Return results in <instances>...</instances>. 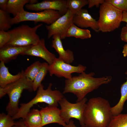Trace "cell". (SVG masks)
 <instances>
[{
    "label": "cell",
    "instance_id": "cell-13",
    "mask_svg": "<svg viewBox=\"0 0 127 127\" xmlns=\"http://www.w3.org/2000/svg\"><path fill=\"white\" fill-rule=\"evenodd\" d=\"M40 111L42 117L41 127L52 123H56L65 127L67 124L60 115V109L57 107L48 106L42 107Z\"/></svg>",
    "mask_w": 127,
    "mask_h": 127
},
{
    "label": "cell",
    "instance_id": "cell-16",
    "mask_svg": "<svg viewBox=\"0 0 127 127\" xmlns=\"http://www.w3.org/2000/svg\"><path fill=\"white\" fill-rule=\"evenodd\" d=\"M51 47L53 48L59 55V58L65 62L70 64L74 60L73 52L69 49L65 50L63 46L60 36L55 35L52 37Z\"/></svg>",
    "mask_w": 127,
    "mask_h": 127
},
{
    "label": "cell",
    "instance_id": "cell-1",
    "mask_svg": "<svg viewBox=\"0 0 127 127\" xmlns=\"http://www.w3.org/2000/svg\"><path fill=\"white\" fill-rule=\"evenodd\" d=\"M94 75L93 72L87 74L84 72L78 76L72 77L71 79H66L63 93H73L77 97L76 102H78L101 85L109 83L112 79L111 76L95 78L93 77Z\"/></svg>",
    "mask_w": 127,
    "mask_h": 127
},
{
    "label": "cell",
    "instance_id": "cell-25",
    "mask_svg": "<svg viewBox=\"0 0 127 127\" xmlns=\"http://www.w3.org/2000/svg\"><path fill=\"white\" fill-rule=\"evenodd\" d=\"M107 127H127V113L113 116Z\"/></svg>",
    "mask_w": 127,
    "mask_h": 127
},
{
    "label": "cell",
    "instance_id": "cell-21",
    "mask_svg": "<svg viewBox=\"0 0 127 127\" xmlns=\"http://www.w3.org/2000/svg\"><path fill=\"white\" fill-rule=\"evenodd\" d=\"M30 1V0H8L6 12L15 17L24 9V6L29 4Z\"/></svg>",
    "mask_w": 127,
    "mask_h": 127
},
{
    "label": "cell",
    "instance_id": "cell-22",
    "mask_svg": "<svg viewBox=\"0 0 127 127\" xmlns=\"http://www.w3.org/2000/svg\"><path fill=\"white\" fill-rule=\"evenodd\" d=\"M49 65L47 62L42 63L41 67L33 82L32 87L33 91H36L38 87L41 85L42 81L44 78L48 71Z\"/></svg>",
    "mask_w": 127,
    "mask_h": 127
},
{
    "label": "cell",
    "instance_id": "cell-2",
    "mask_svg": "<svg viewBox=\"0 0 127 127\" xmlns=\"http://www.w3.org/2000/svg\"><path fill=\"white\" fill-rule=\"evenodd\" d=\"M109 101L98 97L87 102L84 113L85 127H107L113 115Z\"/></svg>",
    "mask_w": 127,
    "mask_h": 127
},
{
    "label": "cell",
    "instance_id": "cell-20",
    "mask_svg": "<svg viewBox=\"0 0 127 127\" xmlns=\"http://www.w3.org/2000/svg\"><path fill=\"white\" fill-rule=\"evenodd\" d=\"M127 75V71L125 73ZM126 81L122 84L120 87L121 97L117 103L111 107V111L113 116L121 113L123 109L125 101L127 100V77Z\"/></svg>",
    "mask_w": 127,
    "mask_h": 127
},
{
    "label": "cell",
    "instance_id": "cell-18",
    "mask_svg": "<svg viewBox=\"0 0 127 127\" xmlns=\"http://www.w3.org/2000/svg\"><path fill=\"white\" fill-rule=\"evenodd\" d=\"M28 127H42V117L40 111L34 109L26 114L23 119Z\"/></svg>",
    "mask_w": 127,
    "mask_h": 127
},
{
    "label": "cell",
    "instance_id": "cell-28",
    "mask_svg": "<svg viewBox=\"0 0 127 127\" xmlns=\"http://www.w3.org/2000/svg\"><path fill=\"white\" fill-rule=\"evenodd\" d=\"M105 1L123 12H127V0H106Z\"/></svg>",
    "mask_w": 127,
    "mask_h": 127
},
{
    "label": "cell",
    "instance_id": "cell-5",
    "mask_svg": "<svg viewBox=\"0 0 127 127\" xmlns=\"http://www.w3.org/2000/svg\"><path fill=\"white\" fill-rule=\"evenodd\" d=\"M43 25L40 24L31 27L28 25L22 24L8 31L11 38L6 45L26 47L36 44L40 39L36 31Z\"/></svg>",
    "mask_w": 127,
    "mask_h": 127
},
{
    "label": "cell",
    "instance_id": "cell-3",
    "mask_svg": "<svg viewBox=\"0 0 127 127\" xmlns=\"http://www.w3.org/2000/svg\"><path fill=\"white\" fill-rule=\"evenodd\" d=\"M52 84L50 83L47 89H44L42 84L38 88L35 96L31 101L26 103H21L19 110L15 115L12 117L14 119L22 118L23 120L26 114L30 111L31 108L39 103H44L49 106L57 107L59 101L64 97L59 91L52 90Z\"/></svg>",
    "mask_w": 127,
    "mask_h": 127
},
{
    "label": "cell",
    "instance_id": "cell-36",
    "mask_svg": "<svg viewBox=\"0 0 127 127\" xmlns=\"http://www.w3.org/2000/svg\"><path fill=\"white\" fill-rule=\"evenodd\" d=\"M122 52L124 57H127V44H125L123 46Z\"/></svg>",
    "mask_w": 127,
    "mask_h": 127
},
{
    "label": "cell",
    "instance_id": "cell-11",
    "mask_svg": "<svg viewBox=\"0 0 127 127\" xmlns=\"http://www.w3.org/2000/svg\"><path fill=\"white\" fill-rule=\"evenodd\" d=\"M28 10L37 12L46 10H52L59 11L62 16L67 12L66 0H44L34 4H27L25 6Z\"/></svg>",
    "mask_w": 127,
    "mask_h": 127
},
{
    "label": "cell",
    "instance_id": "cell-30",
    "mask_svg": "<svg viewBox=\"0 0 127 127\" xmlns=\"http://www.w3.org/2000/svg\"><path fill=\"white\" fill-rule=\"evenodd\" d=\"M88 8H91L94 6L98 7L100 4L101 5L105 1L104 0H88Z\"/></svg>",
    "mask_w": 127,
    "mask_h": 127
},
{
    "label": "cell",
    "instance_id": "cell-9",
    "mask_svg": "<svg viewBox=\"0 0 127 127\" xmlns=\"http://www.w3.org/2000/svg\"><path fill=\"white\" fill-rule=\"evenodd\" d=\"M86 67L81 64L77 66L71 65L64 62L59 58H56L52 63L49 65L48 71L51 76L53 75L59 77H64L71 79L73 73H81L86 70Z\"/></svg>",
    "mask_w": 127,
    "mask_h": 127
},
{
    "label": "cell",
    "instance_id": "cell-24",
    "mask_svg": "<svg viewBox=\"0 0 127 127\" xmlns=\"http://www.w3.org/2000/svg\"><path fill=\"white\" fill-rule=\"evenodd\" d=\"M67 8L71 12L75 15L82 9V8L88 4V0H66Z\"/></svg>",
    "mask_w": 127,
    "mask_h": 127
},
{
    "label": "cell",
    "instance_id": "cell-4",
    "mask_svg": "<svg viewBox=\"0 0 127 127\" xmlns=\"http://www.w3.org/2000/svg\"><path fill=\"white\" fill-rule=\"evenodd\" d=\"M23 71L21 77L17 81L4 87H0V91L8 95L9 101L6 107L7 114L12 117L18 111L19 100L24 90L31 92L33 91V82L28 79L24 75Z\"/></svg>",
    "mask_w": 127,
    "mask_h": 127
},
{
    "label": "cell",
    "instance_id": "cell-37",
    "mask_svg": "<svg viewBox=\"0 0 127 127\" xmlns=\"http://www.w3.org/2000/svg\"><path fill=\"white\" fill-rule=\"evenodd\" d=\"M38 1L36 0H30L29 4H34L37 3Z\"/></svg>",
    "mask_w": 127,
    "mask_h": 127
},
{
    "label": "cell",
    "instance_id": "cell-7",
    "mask_svg": "<svg viewBox=\"0 0 127 127\" xmlns=\"http://www.w3.org/2000/svg\"><path fill=\"white\" fill-rule=\"evenodd\" d=\"M87 101L85 97L81 100L73 103L68 101L64 97L59 102L60 107L61 116L66 124L72 118L77 119L81 126L85 127L84 113Z\"/></svg>",
    "mask_w": 127,
    "mask_h": 127
},
{
    "label": "cell",
    "instance_id": "cell-14",
    "mask_svg": "<svg viewBox=\"0 0 127 127\" xmlns=\"http://www.w3.org/2000/svg\"><path fill=\"white\" fill-rule=\"evenodd\" d=\"M73 23L82 28H90L95 32L99 31L97 21L92 17L86 9H82L74 15Z\"/></svg>",
    "mask_w": 127,
    "mask_h": 127
},
{
    "label": "cell",
    "instance_id": "cell-27",
    "mask_svg": "<svg viewBox=\"0 0 127 127\" xmlns=\"http://www.w3.org/2000/svg\"><path fill=\"white\" fill-rule=\"evenodd\" d=\"M15 122L12 117L4 113L0 114V127H13Z\"/></svg>",
    "mask_w": 127,
    "mask_h": 127
},
{
    "label": "cell",
    "instance_id": "cell-6",
    "mask_svg": "<svg viewBox=\"0 0 127 127\" xmlns=\"http://www.w3.org/2000/svg\"><path fill=\"white\" fill-rule=\"evenodd\" d=\"M123 12L105 1L100 7L97 21L99 31L110 32L118 28L122 22Z\"/></svg>",
    "mask_w": 127,
    "mask_h": 127
},
{
    "label": "cell",
    "instance_id": "cell-35",
    "mask_svg": "<svg viewBox=\"0 0 127 127\" xmlns=\"http://www.w3.org/2000/svg\"><path fill=\"white\" fill-rule=\"evenodd\" d=\"M122 21L126 22L127 25V12H123Z\"/></svg>",
    "mask_w": 127,
    "mask_h": 127
},
{
    "label": "cell",
    "instance_id": "cell-23",
    "mask_svg": "<svg viewBox=\"0 0 127 127\" xmlns=\"http://www.w3.org/2000/svg\"><path fill=\"white\" fill-rule=\"evenodd\" d=\"M42 65V63L37 61L28 67L24 72V74L27 79L33 82Z\"/></svg>",
    "mask_w": 127,
    "mask_h": 127
},
{
    "label": "cell",
    "instance_id": "cell-34",
    "mask_svg": "<svg viewBox=\"0 0 127 127\" xmlns=\"http://www.w3.org/2000/svg\"><path fill=\"white\" fill-rule=\"evenodd\" d=\"M65 127H78L75 126L74 124V122L72 119H71L69 123L67 124ZM81 127H83L81 126Z\"/></svg>",
    "mask_w": 127,
    "mask_h": 127
},
{
    "label": "cell",
    "instance_id": "cell-15",
    "mask_svg": "<svg viewBox=\"0 0 127 127\" xmlns=\"http://www.w3.org/2000/svg\"><path fill=\"white\" fill-rule=\"evenodd\" d=\"M31 46L20 47L6 45L0 48V60L5 63L15 59Z\"/></svg>",
    "mask_w": 127,
    "mask_h": 127
},
{
    "label": "cell",
    "instance_id": "cell-31",
    "mask_svg": "<svg viewBox=\"0 0 127 127\" xmlns=\"http://www.w3.org/2000/svg\"><path fill=\"white\" fill-rule=\"evenodd\" d=\"M120 38L121 40L125 42H127V25L123 27L121 29Z\"/></svg>",
    "mask_w": 127,
    "mask_h": 127
},
{
    "label": "cell",
    "instance_id": "cell-32",
    "mask_svg": "<svg viewBox=\"0 0 127 127\" xmlns=\"http://www.w3.org/2000/svg\"><path fill=\"white\" fill-rule=\"evenodd\" d=\"M8 1V0H0V10L6 11Z\"/></svg>",
    "mask_w": 127,
    "mask_h": 127
},
{
    "label": "cell",
    "instance_id": "cell-8",
    "mask_svg": "<svg viewBox=\"0 0 127 127\" xmlns=\"http://www.w3.org/2000/svg\"><path fill=\"white\" fill-rule=\"evenodd\" d=\"M61 16L59 11L52 10L33 12L24 9L16 16L12 18L11 23L12 25L23 21H32L35 23L42 22L49 25Z\"/></svg>",
    "mask_w": 127,
    "mask_h": 127
},
{
    "label": "cell",
    "instance_id": "cell-12",
    "mask_svg": "<svg viewBox=\"0 0 127 127\" xmlns=\"http://www.w3.org/2000/svg\"><path fill=\"white\" fill-rule=\"evenodd\" d=\"M21 55L40 57L45 60L49 65L52 64L56 58L55 54L49 51L46 47L44 38L40 39L37 44L31 46Z\"/></svg>",
    "mask_w": 127,
    "mask_h": 127
},
{
    "label": "cell",
    "instance_id": "cell-17",
    "mask_svg": "<svg viewBox=\"0 0 127 127\" xmlns=\"http://www.w3.org/2000/svg\"><path fill=\"white\" fill-rule=\"evenodd\" d=\"M5 64L2 61L0 63V87L2 88L19 79L24 71L22 69L16 75H12L9 72L8 68L5 66Z\"/></svg>",
    "mask_w": 127,
    "mask_h": 127
},
{
    "label": "cell",
    "instance_id": "cell-33",
    "mask_svg": "<svg viewBox=\"0 0 127 127\" xmlns=\"http://www.w3.org/2000/svg\"><path fill=\"white\" fill-rule=\"evenodd\" d=\"M13 127H28L24 123L23 120L22 119L19 121L15 122V125Z\"/></svg>",
    "mask_w": 127,
    "mask_h": 127
},
{
    "label": "cell",
    "instance_id": "cell-19",
    "mask_svg": "<svg viewBox=\"0 0 127 127\" xmlns=\"http://www.w3.org/2000/svg\"><path fill=\"white\" fill-rule=\"evenodd\" d=\"M74 37L81 39H88L91 37L90 31L88 29H84L78 27L73 23L68 29L65 37Z\"/></svg>",
    "mask_w": 127,
    "mask_h": 127
},
{
    "label": "cell",
    "instance_id": "cell-10",
    "mask_svg": "<svg viewBox=\"0 0 127 127\" xmlns=\"http://www.w3.org/2000/svg\"><path fill=\"white\" fill-rule=\"evenodd\" d=\"M74 15L68 9L65 14L52 23L46 25L45 27L48 32V38H49L54 35H58L60 36L61 40L65 39L68 29L73 23Z\"/></svg>",
    "mask_w": 127,
    "mask_h": 127
},
{
    "label": "cell",
    "instance_id": "cell-29",
    "mask_svg": "<svg viewBox=\"0 0 127 127\" xmlns=\"http://www.w3.org/2000/svg\"><path fill=\"white\" fill-rule=\"evenodd\" d=\"M11 38V35L8 31L0 30V48L8 43Z\"/></svg>",
    "mask_w": 127,
    "mask_h": 127
},
{
    "label": "cell",
    "instance_id": "cell-26",
    "mask_svg": "<svg viewBox=\"0 0 127 127\" xmlns=\"http://www.w3.org/2000/svg\"><path fill=\"white\" fill-rule=\"evenodd\" d=\"M10 14L0 10V30L6 31L11 28V18Z\"/></svg>",
    "mask_w": 127,
    "mask_h": 127
}]
</instances>
